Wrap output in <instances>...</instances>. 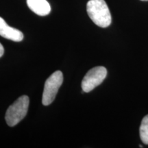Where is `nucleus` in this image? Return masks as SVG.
Returning <instances> with one entry per match:
<instances>
[{"label":"nucleus","instance_id":"nucleus-1","mask_svg":"<svg viewBox=\"0 0 148 148\" xmlns=\"http://www.w3.org/2000/svg\"><path fill=\"white\" fill-rule=\"evenodd\" d=\"M86 11L95 25L101 27H107L110 25L112 17L104 0H90L86 5Z\"/></svg>","mask_w":148,"mask_h":148},{"label":"nucleus","instance_id":"nucleus-2","mask_svg":"<svg viewBox=\"0 0 148 148\" xmlns=\"http://www.w3.org/2000/svg\"><path fill=\"white\" fill-rule=\"evenodd\" d=\"M29 103V97L27 95H23L8 107L5 119L9 126H14L25 117L28 110Z\"/></svg>","mask_w":148,"mask_h":148},{"label":"nucleus","instance_id":"nucleus-3","mask_svg":"<svg viewBox=\"0 0 148 148\" xmlns=\"http://www.w3.org/2000/svg\"><path fill=\"white\" fill-rule=\"evenodd\" d=\"M62 82L63 74L60 71H55L47 79L42 92V103L44 106H48L53 102Z\"/></svg>","mask_w":148,"mask_h":148},{"label":"nucleus","instance_id":"nucleus-4","mask_svg":"<svg viewBox=\"0 0 148 148\" xmlns=\"http://www.w3.org/2000/svg\"><path fill=\"white\" fill-rule=\"evenodd\" d=\"M106 75L107 70L103 66H96L90 69L82 79V90L86 92L91 91L103 82Z\"/></svg>","mask_w":148,"mask_h":148},{"label":"nucleus","instance_id":"nucleus-5","mask_svg":"<svg viewBox=\"0 0 148 148\" xmlns=\"http://www.w3.org/2000/svg\"><path fill=\"white\" fill-rule=\"evenodd\" d=\"M0 36L15 42H20L23 39V33L17 29L9 26L1 17H0Z\"/></svg>","mask_w":148,"mask_h":148},{"label":"nucleus","instance_id":"nucleus-6","mask_svg":"<svg viewBox=\"0 0 148 148\" xmlns=\"http://www.w3.org/2000/svg\"><path fill=\"white\" fill-rule=\"evenodd\" d=\"M29 8L39 16H46L49 14L51 6L47 0H27Z\"/></svg>","mask_w":148,"mask_h":148},{"label":"nucleus","instance_id":"nucleus-7","mask_svg":"<svg viewBox=\"0 0 148 148\" xmlns=\"http://www.w3.org/2000/svg\"><path fill=\"white\" fill-rule=\"evenodd\" d=\"M139 131L140 139L144 144L148 145V114L142 120Z\"/></svg>","mask_w":148,"mask_h":148},{"label":"nucleus","instance_id":"nucleus-8","mask_svg":"<svg viewBox=\"0 0 148 148\" xmlns=\"http://www.w3.org/2000/svg\"><path fill=\"white\" fill-rule=\"evenodd\" d=\"M4 53V48H3V45L0 43V58L3 55Z\"/></svg>","mask_w":148,"mask_h":148},{"label":"nucleus","instance_id":"nucleus-9","mask_svg":"<svg viewBox=\"0 0 148 148\" xmlns=\"http://www.w3.org/2000/svg\"><path fill=\"white\" fill-rule=\"evenodd\" d=\"M141 1H147L148 0H141Z\"/></svg>","mask_w":148,"mask_h":148}]
</instances>
